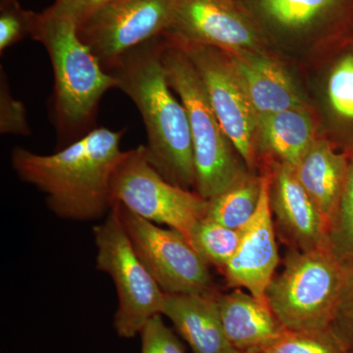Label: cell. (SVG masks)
Masks as SVG:
<instances>
[{
	"label": "cell",
	"mask_w": 353,
	"mask_h": 353,
	"mask_svg": "<svg viewBox=\"0 0 353 353\" xmlns=\"http://www.w3.org/2000/svg\"><path fill=\"white\" fill-rule=\"evenodd\" d=\"M123 134V130L94 128L50 155L15 148L12 167L23 181L46 194L48 208L58 217L99 219L113 205L111 180L125 153Z\"/></svg>",
	"instance_id": "1"
},
{
	"label": "cell",
	"mask_w": 353,
	"mask_h": 353,
	"mask_svg": "<svg viewBox=\"0 0 353 353\" xmlns=\"http://www.w3.org/2000/svg\"><path fill=\"white\" fill-rule=\"evenodd\" d=\"M165 34L132 48L108 70L117 88L137 106L148 134V158L169 182L196 188V165L189 116L172 92L162 50Z\"/></svg>",
	"instance_id": "2"
},
{
	"label": "cell",
	"mask_w": 353,
	"mask_h": 353,
	"mask_svg": "<svg viewBox=\"0 0 353 353\" xmlns=\"http://www.w3.org/2000/svg\"><path fill=\"white\" fill-rule=\"evenodd\" d=\"M31 38L44 46L54 76L50 118L60 145L66 146L94 129L102 97L118 82L79 36L66 16L39 13Z\"/></svg>",
	"instance_id": "3"
},
{
	"label": "cell",
	"mask_w": 353,
	"mask_h": 353,
	"mask_svg": "<svg viewBox=\"0 0 353 353\" xmlns=\"http://www.w3.org/2000/svg\"><path fill=\"white\" fill-rule=\"evenodd\" d=\"M165 37L162 61L167 78L189 116L196 192L209 201L245 178L246 174L216 117L196 67L180 43L166 34Z\"/></svg>",
	"instance_id": "4"
},
{
	"label": "cell",
	"mask_w": 353,
	"mask_h": 353,
	"mask_svg": "<svg viewBox=\"0 0 353 353\" xmlns=\"http://www.w3.org/2000/svg\"><path fill=\"white\" fill-rule=\"evenodd\" d=\"M347 269L329 248L290 250L265 299L288 331L329 329L340 304Z\"/></svg>",
	"instance_id": "5"
},
{
	"label": "cell",
	"mask_w": 353,
	"mask_h": 353,
	"mask_svg": "<svg viewBox=\"0 0 353 353\" xmlns=\"http://www.w3.org/2000/svg\"><path fill=\"white\" fill-rule=\"evenodd\" d=\"M94 236L97 269L110 276L117 290L114 329L121 338H134L152 317L161 314L165 292L134 250L117 203L106 220L94 226Z\"/></svg>",
	"instance_id": "6"
},
{
	"label": "cell",
	"mask_w": 353,
	"mask_h": 353,
	"mask_svg": "<svg viewBox=\"0 0 353 353\" xmlns=\"http://www.w3.org/2000/svg\"><path fill=\"white\" fill-rule=\"evenodd\" d=\"M111 197L113 203L175 229L189 241L208 208V199L166 180L150 162L145 145L125 152L111 180Z\"/></svg>",
	"instance_id": "7"
},
{
	"label": "cell",
	"mask_w": 353,
	"mask_h": 353,
	"mask_svg": "<svg viewBox=\"0 0 353 353\" xmlns=\"http://www.w3.org/2000/svg\"><path fill=\"white\" fill-rule=\"evenodd\" d=\"M117 204L134 250L165 294L215 292L209 264L182 233L161 228Z\"/></svg>",
	"instance_id": "8"
},
{
	"label": "cell",
	"mask_w": 353,
	"mask_h": 353,
	"mask_svg": "<svg viewBox=\"0 0 353 353\" xmlns=\"http://www.w3.org/2000/svg\"><path fill=\"white\" fill-rule=\"evenodd\" d=\"M178 0H110L78 24L81 39L103 68L132 48L165 34Z\"/></svg>",
	"instance_id": "9"
},
{
	"label": "cell",
	"mask_w": 353,
	"mask_h": 353,
	"mask_svg": "<svg viewBox=\"0 0 353 353\" xmlns=\"http://www.w3.org/2000/svg\"><path fill=\"white\" fill-rule=\"evenodd\" d=\"M176 43L182 46L199 72L223 131L245 164L252 167L259 117L232 71L228 58L219 54V48L213 46Z\"/></svg>",
	"instance_id": "10"
},
{
	"label": "cell",
	"mask_w": 353,
	"mask_h": 353,
	"mask_svg": "<svg viewBox=\"0 0 353 353\" xmlns=\"http://www.w3.org/2000/svg\"><path fill=\"white\" fill-rule=\"evenodd\" d=\"M259 31L236 0H178L173 22L165 34L180 43L236 53L257 48Z\"/></svg>",
	"instance_id": "11"
},
{
	"label": "cell",
	"mask_w": 353,
	"mask_h": 353,
	"mask_svg": "<svg viewBox=\"0 0 353 353\" xmlns=\"http://www.w3.org/2000/svg\"><path fill=\"white\" fill-rule=\"evenodd\" d=\"M270 192V176H262L259 208L243 229L238 250L222 270L230 287L245 290L261 301H266L267 288L280 261Z\"/></svg>",
	"instance_id": "12"
},
{
	"label": "cell",
	"mask_w": 353,
	"mask_h": 353,
	"mask_svg": "<svg viewBox=\"0 0 353 353\" xmlns=\"http://www.w3.org/2000/svg\"><path fill=\"white\" fill-rule=\"evenodd\" d=\"M270 204L274 223L294 248L303 252L328 248V224L290 165L276 167Z\"/></svg>",
	"instance_id": "13"
},
{
	"label": "cell",
	"mask_w": 353,
	"mask_h": 353,
	"mask_svg": "<svg viewBox=\"0 0 353 353\" xmlns=\"http://www.w3.org/2000/svg\"><path fill=\"white\" fill-rule=\"evenodd\" d=\"M259 28L305 34L334 26L353 29V0H236Z\"/></svg>",
	"instance_id": "14"
},
{
	"label": "cell",
	"mask_w": 353,
	"mask_h": 353,
	"mask_svg": "<svg viewBox=\"0 0 353 353\" xmlns=\"http://www.w3.org/2000/svg\"><path fill=\"white\" fill-rule=\"evenodd\" d=\"M217 294H165L161 315L173 323L194 353H240L225 333Z\"/></svg>",
	"instance_id": "15"
},
{
	"label": "cell",
	"mask_w": 353,
	"mask_h": 353,
	"mask_svg": "<svg viewBox=\"0 0 353 353\" xmlns=\"http://www.w3.org/2000/svg\"><path fill=\"white\" fill-rule=\"evenodd\" d=\"M221 320L228 340L240 353H257L287 330L267 301L241 289L217 294Z\"/></svg>",
	"instance_id": "16"
},
{
	"label": "cell",
	"mask_w": 353,
	"mask_h": 353,
	"mask_svg": "<svg viewBox=\"0 0 353 353\" xmlns=\"http://www.w3.org/2000/svg\"><path fill=\"white\" fill-rule=\"evenodd\" d=\"M228 62L259 119L303 106L294 83L272 60L236 52L228 57Z\"/></svg>",
	"instance_id": "17"
},
{
	"label": "cell",
	"mask_w": 353,
	"mask_h": 353,
	"mask_svg": "<svg viewBox=\"0 0 353 353\" xmlns=\"http://www.w3.org/2000/svg\"><path fill=\"white\" fill-rule=\"evenodd\" d=\"M348 164L327 141H315L294 167L297 180L330 224L340 201Z\"/></svg>",
	"instance_id": "18"
},
{
	"label": "cell",
	"mask_w": 353,
	"mask_h": 353,
	"mask_svg": "<svg viewBox=\"0 0 353 353\" xmlns=\"http://www.w3.org/2000/svg\"><path fill=\"white\" fill-rule=\"evenodd\" d=\"M259 131L265 148L292 168L315 143L314 125L303 106L259 118Z\"/></svg>",
	"instance_id": "19"
},
{
	"label": "cell",
	"mask_w": 353,
	"mask_h": 353,
	"mask_svg": "<svg viewBox=\"0 0 353 353\" xmlns=\"http://www.w3.org/2000/svg\"><path fill=\"white\" fill-rule=\"evenodd\" d=\"M262 178L246 175L231 188L209 199L206 219L234 230L245 229L259 208Z\"/></svg>",
	"instance_id": "20"
},
{
	"label": "cell",
	"mask_w": 353,
	"mask_h": 353,
	"mask_svg": "<svg viewBox=\"0 0 353 353\" xmlns=\"http://www.w3.org/2000/svg\"><path fill=\"white\" fill-rule=\"evenodd\" d=\"M241 233L243 230L231 229L204 218L192 231L190 243L208 264L222 271L238 250Z\"/></svg>",
	"instance_id": "21"
},
{
	"label": "cell",
	"mask_w": 353,
	"mask_h": 353,
	"mask_svg": "<svg viewBox=\"0 0 353 353\" xmlns=\"http://www.w3.org/2000/svg\"><path fill=\"white\" fill-rule=\"evenodd\" d=\"M328 248L345 268L353 262V160L328 227Z\"/></svg>",
	"instance_id": "22"
},
{
	"label": "cell",
	"mask_w": 353,
	"mask_h": 353,
	"mask_svg": "<svg viewBox=\"0 0 353 353\" xmlns=\"http://www.w3.org/2000/svg\"><path fill=\"white\" fill-rule=\"evenodd\" d=\"M259 353H350L331 328L320 331H285Z\"/></svg>",
	"instance_id": "23"
},
{
	"label": "cell",
	"mask_w": 353,
	"mask_h": 353,
	"mask_svg": "<svg viewBox=\"0 0 353 353\" xmlns=\"http://www.w3.org/2000/svg\"><path fill=\"white\" fill-rule=\"evenodd\" d=\"M327 90L334 115L353 127V50L345 51L334 64Z\"/></svg>",
	"instance_id": "24"
},
{
	"label": "cell",
	"mask_w": 353,
	"mask_h": 353,
	"mask_svg": "<svg viewBox=\"0 0 353 353\" xmlns=\"http://www.w3.org/2000/svg\"><path fill=\"white\" fill-rule=\"evenodd\" d=\"M39 13L23 8L18 0L0 4V52L32 37Z\"/></svg>",
	"instance_id": "25"
},
{
	"label": "cell",
	"mask_w": 353,
	"mask_h": 353,
	"mask_svg": "<svg viewBox=\"0 0 353 353\" xmlns=\"http://www.w3.org/2000/svg\"><path fill=\"white\" fill-rule=\"evenodd\" d=\"M0 73V132L2 134L29 136L32 131L24 103L11 94L6 72L2 67Z\"/></svg>",
	"instance_id": "26"
},
{
	"label": "cell",
	"mask_w": 353,
	"mask_h": 353,
	"mask_svg": "<svg viewBox=\"0 0 353 353\" xmlns=\"http://www.w3.org/2000/svg\"><path fill=\"white\" fill-rule=\"evenodd\" d=\"M161 316L155 315L141 330V353H185L182 343L166 326Z\"/></svg>",
	"instance_id": "27"
},
{
	"label": "cell",
	"mask_w": 353,
	"mask_h": 353,
	"mask_svg": "<svg viewBox=\"0 0 353 353\" xmlns=\"http://www.w3.org/2000/svg\"><path fill=\"white\" fill-rule=\"evenodd\" d=\"M330 328L345 350L353 347V297L341 299Z\"/></svg>",
	"instance_id": "28"
},
{
	"label": "cell",
	"mask_w": 353,
	"mask_h": 353,
	"mask_svg": "<svg viewBox=\"0 0 353 353\" xmlns=\"http://www.w3.org/2000/svg\"><path fill=\"white\" fill-rule=\"evenodd\" d=\"M108 1L110 0H54L52 6L48 9L57 15L71 18L79 24L90 14Z\"/></svg>",
	"instance_id": "29"
},
{
	"label": "cell",
	"mask_w": 353,
	"mask_h": 353,
	"mask_svg": "<svg viewBox=\"0 0 353 353\" xmlns=\"http://www.w3.org/2000/svg\"><path fill=\"white\" fill-rule=\"evenodd\" d=\"M348 297H353V268L347 270L345 288H343L341 299H348Z\"/></svg>",
	"instance_id": "30"
},
{
	"label": "cell",
	"mask_w": 353,
	"mask_h": 353,
	"mask_svg": "<svg viewBox=\"0 0 353 353\" xmlns=\"http://www.w3.org/2000/svg\"><path fill=\"white\" fill-rule=\"evenodd\" d=\"M14 1V0H0V4L7 3V2Z\"/></svg>",
	"instance_id": "31"
},
{
	"label": "cell",
	"mask_w": 353,
	"mask_h": 353,
	"mask_svg": "<svg viewBox=\"0 0 353 353\" xmlns=\"http://www.w3.org/2000/svg\"><path fill=\"white\" fill-rule=\"evenodd\" d=\"M257 353H259V352H257Z\"/></svg>",
	"instance_id": "32"
}]
</instances>
